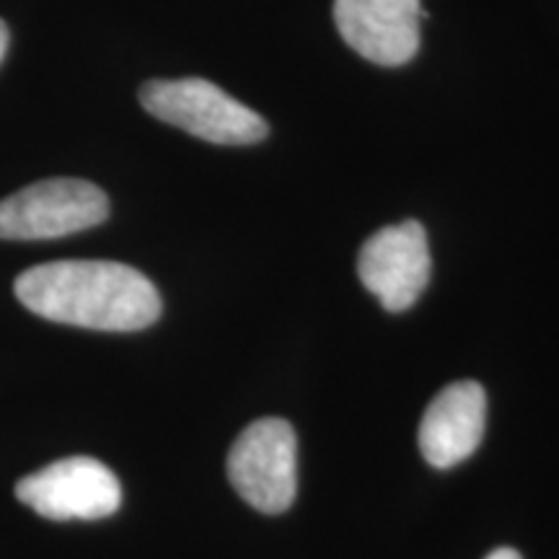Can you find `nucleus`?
<instances>
[{
  "mask_svg": "<svg viewBox=\"0 0 559 559\" xmlns=\"http://www.w3.org/2000/svg\"><path fill=\"white\" fill-rule=\"evenodd\" d=\"M16 298L32 313L96 332H138L156 324L160 296L143 272L120 262L37 264L16 277Z\"/></svg>",
  "mask_w": 559,
  "mask_h": 559,
  "instance_id": "nucleus-1",
  "label": "nucleus"
},
{
  "mask_svg": "<svg viewBox=\"0 0 559 559\" xmlns=\"http://www.w3.org/2000/svg\"><path fill=\"white\" fill-rule=\"evenodd\" d=\"M140 104L156 120L215 145H251L267 138V122L205 79L148 81Z\"/></svg>",
  "mask_w": 559,
  "mask_h": 559,
  "instance_id": "nucleus-2",
  "label": "nucleus"
},
{
  "mask_svg": "<svg viewBox=\"0 0 559 559\" xmlns=\"http://www.w3.org/2000/svg\"><path fill=\"white\" fill-rule=\"evenodd\" d=\"M109 198L86 179H45L0 200V239L39 241L107 221Z\"/></svg>",
  "mask_w": 559,
  "mask_h": 559,
  "instance_id": "nucleus-3",
  "label": "nucleus"
},
{
  "mask_svg": "<svg viewBox=\"0 0 559 559\" xmlns=\"http://www.w3.org/2000/svg\"><path fill=\"white\" fill-rule=\"evenodd\" d=\"M228 479L260 513H285L298 489V440L290 423L280 417L251 423L230 445Z\"/></svg>",
  "mask_w": 559,
  "mask_h": 559,
  "instance_id": "nucleus-4",
  "label": "nucleus"
},
{
  "mask_svg": "<svg viewBox=\"0 0 559 559\" xmlns=\"http://www.w3.org/2000/svg\"><path fill=\"white\" fill-rule=\"evenodd\" d=\"M16 498L41 519L99 521L120 510L122 487L102 461L70 456L21 479Z\"/></svg>",
  "mask_w": 559,
  "mask_h": 559,
  "instance_id": "nucleus-5",
  "label": "nucleus"
},
{
  "mask_svg": "<svg viewBox=\"0 0 559 559\" xmlns=\"http://www.w3.org/2000/svg\"><path fill=\"white\" fill-rule=\"evenodd\" d=\"M362 285L391 313L407 311L430 280L428 234L417 221L381 228L362 243L358 257Z\"/></svg>",
  "mask_w": 559,
  "mask_h": 559,
  "instance_id": "nucleus-6",
  "label": "nucleus"
},
{
  "mask_svg": "<svg viewBox=\"0 0 559 559\" xmlns=\"http://www.w3.org/2000/svg\"><path fill=\"white\" fill-rule=\"evenodd\" d=\"M419 0H334L342 39L376 66L396 68L419 50Z\"/></svg>",
  "mask_w": 559,
  "mask_h": 559,
  "instance_id": "nucleus-7",
  "label": "nucleus"
},
{
  "mask_svg": "<svg viewBox=\"0 0 559 559\" xmlns=\"http://www.w3.org/2000/svg\"><path fill=\"white\" fill-rule=\"evenodd\" d=\"M487 394L477 381H459L438 391L419 423L417 443L436 469H451L479 449L485 436Z\"/></svg>",
  "mask_w": 559,
  "mask_h": 559,
  "instance_id": "nucleus-8",
  "label": "nucleus"
},
{
  "mask_svg": "<svg viewBox=\"0 0 559 559\" xmlns=\"http://www.w3.org/2000/svg\"><path fill=\"white\" fill-rule=\"evenodd\" d=\"M485 559H523L519 551L515 549H508V547H502V549H495V551H489V555L485 557Z\"/></svg>",
  "mask_w": 559,
  "mask_h": 559,
  "instance_id": "nucleus-9",
  "label": "nucleus"
},
{
  "mask_svg": "<svg viewBox=\"0 0 559 559\" xmlns=\"http://www.w3.org/2000/svg\"><path fill=\"white\" fill-rule=\"evenodd\" d=\"M5 50H9V26L0 21V62H3Z\"/></svg>",
  "mask_w": 559,
  "mask_h": 559,
  "instance_id": "nucleus-10",
  "label": "nucleus"
}]
</instances>
